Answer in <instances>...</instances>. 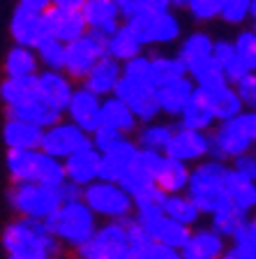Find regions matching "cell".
<instances>
[{"label":"cell","instance_id":"1","mask_svg":"<svg viewBox=\"0 0 256 259\" xmlns=\"http://www.w3.org/2000/svg\"><path fill=\"white\" fill-rule=\"evenodd\" d=\"M3 250L16 259H54L63 252L58 238L46 229L44 222L16 218L3 229Z\"/></svg>","mask_w":256,"mask_h":259},{"label":"cell","instance_id":"2","mask_svg":"<svg viewBox=\"0 0 256 259\" xmlns=\"http://www.w3.org/2000/svg\"><path fill=\"white\" fill-rule=\"evenodd\" d=\"M226 176H229V164L217 160H201V164H196L194 169H189V181H187L185 194L194 201V206L198 208V213L213 215L219 206L226 199Z\"/></svg>","mask_w":256,"mask_h":259},{"label":"cell","instance_id":"3","mask_svg":"<svg viewBox=\"0 0 256 259\" xmlns=\"http://www.w3.org/2000/svg\"><path fill=\"white\" fill-rule=\"evenodd\" d=\"M46 229L58 238V243L63 248H74L79 250L81 245L90 241L97 232V218L83 201L76 204H63L54 215L48 218Z\"/></svg>","mask_w":256,"mask_h":259},{"label":"cell","instance_id":"4","mask_svg":"<svg viewBox=\"0 0 256 259\" xmlns=\"http://www.w3.org/2000/svg\"><path fill=\"white\" fill-rule=\"evenodd\" d=\"M7 201L19 218L46 222L60 208L58 192L39 183H14L7 192Z\"/></svg>","mask_w":256,"mask_h":259},{"label":"cell","instance_id":"5","mask_svg":"<svg viewBox=\"0 0 256 259\" xmlns=\"http://www.w3.org/2000/svg\"><path fill=\"white\" fill-rule=\"evenodd\" d=\"M83 204L95 213V218H107L109 222H123L134 215V201L120 185L116 183H95L83 188Z\"/></svg>","mask_w":256,"mask_h":259},{"label":"cell","instance_id":"6","mask_svg":"<svg viewBox=\"0 0 256 259\" xmlns=\"http://www.w3.org/2000/svg\"><path fill=\"white\" fill-rule=\"evenodd\" d=\"M242 113L233 120L219 123L215 132H208V160L226 162L251 151L254 144L247 135L245 123H242Z\"/></svg>","mask_w":256,"mask_h":259},{"label":"cell","instance_id":"7","mask_svg":"<svg viewBox=\"0 0 256 259\" xmlns=\"http://www.w3.org/2000/svg\"><path fill=\"white\" fill-rule=\"evenodd\" d=\"M107 42L109 39L104 35L95 30H88L81 39L72 44H65V67L63 74H67L70 79H85L88 72L95 67V63L107 56Z\"/></svg>","mask_w":256,"mask_h":259},{"label":"cell","instance_id":"8","mask_svg":"<svg viewBox=\"0 0 256 259\" xmlns=\"http://www.w3.org/2000/svg\"><path fill=\"white\" fill-rule=\"evenodd\" d=\"M141 47L148 44H169L176 42L180 37V21L173 12H164V14H136L129 21H125Z\"/></svg>","mask_w":256,"mask_h":259},{"label":"cell","instance_id":"9","mask_svg":"<svg viewBox=\"0 0 256 259\" xmlns=\"http://www.w3.org/2000/svg\"><path fill=\"white\" fill-rule=\"evenodd\" d=\"M113 97H118L120 102L127 104L132 109L134 118L143 125L155 123V118L162 113L155 88L148 86V83H139V81H129L125 76H120L116 91H113Z\"/></svg>","mask_w":256,"mask_h":259},{"label":"cell","instance_id":"10","mask_svg":"<svg viewBox=\"0 0 256 259\" xmlns=\"http://www.w3.org/2000/svg\"><path fill=\"white\" fill-rule=\"evenodd\" d=\"M88 146H90V137L81 132L76 125H72L70 120H63V123L54 125V127L44 130L39 151L44 155H51L56 160L65 162L70 155L79 153L81 148H88Z\"/></svg>","mask_w":256,"mask_h":259},{"label":"cell","instance_id":"11","mask_svg":"<svg viewBox=\"0 0 256 259\" xmlns=\"http://www.w3.org/2000/svg\"><path fill=\"white\" fill-rule=\"evenodd\" d=\"M118 252H129L125 220L123 222H107V225L97 227L95 236L76 250L79 259H99V257L118 254Z\"/></svg>","mask_w":256,"mask_h":259},{"label":"cell","instance_id":"12","mask_svg":"<svg viewBox=\"0 0 256 259\" xmlns=\"http://www.w3.org/2000/svg\"><path fill=\"white\" fill-rule=\"evenodd\" d=\"M164 155L182 162V164L206 160L208 157V132H196V130H187L178 125V127H173V135L164 148Z\"/></svg>","mask_w":256,"mask_h":259},{"label":"cell","instance_id":"13","mask_svg":"<svg viewBox=\"0 0 256 259\" xmlns=\"http://www.w3.org/2000/svg\"><path fill=\"white\" fill-rule=\"evenodd\" d=\"M44 21V30L46 37H54L63 44H72L76 39H81L88 32L81 12H70V10H58V7H48L42 14Z\"/></svg>","mask_w":256,"mask_h":259},{"label":"cell","instance_id":"14","mask_svg":"<svg viewBox=\"0 0 256 259\" xmlns=\"http://www.w3.org/2000/svg\"><path fill=\"white\" fill-rule=\"evenodd\" d=\"M99 111H101V100L97 95H92V93H88L85 88H74L70 104L65 109V113L70 116V123L76 125L88 137L101 125Z\"/></svg>","mask_w":256,"mask_h":259},{"label":"cell","instance_id":"15","mask_svg":"<svg viewBox=\"0 0 256 259\" xmlns=\"http://www.w3.org/2000/svg\"><path fill=\"white\" fill-rule=\"evenodd\" d=\"M72 93H74V86H72V79L63 72H39L37 74V95L39 102L46 104L48 109H56V111L65 113L67 104L72 100Z\"/></svg>","mask_w":256,"mask_h":259},{"label":"cell","instance_id":"16","mask_svg":"<svg viewBox=\"0 0 256 259\" xmlns=\"http://www.w3.org/2000/svg\"><path fill=\"white\" fill-rule=\"evenodd\" d=\"M136 153H139V148H136V144H134L132 139H127V137L120 139L111 151H107L99 157V181L118 185L120 178H123V174L132 167Z\"/></svg>","mask_w":256,"mask_h":259},{"label":"cell","instance_id":"17","mask_svg":"<svg viewBox=\"0 0 256 259\" xmlns=\"http://www.w3.org/2000/svg\"><path fill=\"white\" fill-rule=\"evenodd\" d=\"M81 16L88 30L99 32L107 39L120 26V12L113 0H85V5L81 7Z\"/></svg>","mask_w":256,"mask_h":259},{"label":"cell","instance_id":"18","mask_svg":"<svg viewBox=\"0 0 256 259\" xmlns=\"http://www.w3.org/2000/svg\"><path fill=\"white\" fill-rule=\"evenodd\" d=\"M10 32H12V37H14L16 47H28V49H35L44 37H46L42 14L23 10V7H19V5H16L14 14H12Z\"/></svg>","mask_w":256,"mask_h":259},{"label":"cell","instance_id":"19","mask_svg":"<svg viewBox=\"0 0 256 259\" xmlns=\"http://www.w3.org/2000/svg\"><path fill=\"white\" fill-rule=\"evenodd\" d=\"M120 76H123L120 63L113 60L111 56H101L95 63V67L88 72V76L83 79V86L81 88H85L88 93L97 95L99 100L101 97H111L118 86V81H120Z\"/></svg>","mask_w":256,"mask_h":259},{"label":"cell","instance_id":"20","mask_svg":"<svg viewBox=\"0 0 256 259\" xmlns=\"http://www.w3.org/2000/svg\"><path fill=\"white\" fill-rule=\"evenodd\" d=\"M247 222H249V215L242 213L240 208H235L231 201H224L210 215V229L215 234L224 238H231V243L245 241L247 238Z\"/></svg>","mask_w":256,"mask_h":259},{"label":"cell","instance_id":"21","mask_svg":"<svg viewBox=\"0 0 256 259\" xmlns=\"http://www.w3.org/2000/svg\"><path fill=\"white\" fill-rule=\"evenodd\" d=\"M99 157L101 155L92 148V146L81 148L79 153L70 155L67 160L63 162L67 181H70V183L81 185V188H85V185L99 181Z\"/></svg>","mask_w":256,"mask_h":259},{"label":"cell","instance_id":"22","mask_svg":"<svg viewBox=\"0 0 256 259\" xmlns=\"http://www.w3.org/2000/svg\"><path fill=\"white\" fill-rule=\"evenodd\" d=\"M226 241L213 229H192L189 241L180 248V259H222Z\"/></svg>","mask_w":256,"mask_h":259},{"label":"cell","instance_id":"23","mask_svg":"<svg viewBox=\"0 0 256 259\" xmlns=\"http://www.w3.org/2000/svg\"><path fill=\"white\" fill-rule=\"evenodd\" d=\"M217 123L213 111V102L203 91L194 88L192 97L187 100L185 109L180 111V125L187 130H196V132H210V127Z\"/></svg>","mask_w":256,"mask_h":259},{"label":"cell","instance_id":"24","mask_svg":"<svg viewBox=\"0 0 256 259\" xmlns=\"http://www.w3.org/2000/svg\"><path fill=\"white\" fill-rule=\"evenodd\" d=\"M5 120H19V123L35 125L39 130H48V127H54V125L63 123V113L56 111V109H48L46 104L35 100V102L21 104V107H7Z\"/></svg>","mask_w":256,"mask_h":259},{"label":"cell","instance_id":"25","mask_svg":"<svg viewBox=\"0 0 256 259\" xmlns=\"http://www.w3.org/2000/svg\"><path fill=\"white\" fill-rule=\"evenodd\" d=\"M99 120H101V125H104V127L116 130V132H120L123 137L136 132V127H139V120L134 118L132 109H129L125 102H120L118 97H113V95L101 100Z\"/></svg>","mask_w":256,"mask_h":259},{"label":"cell","instance_id":"26","mask_svg":"<svg viewBox=\"0 0 256 259\" xmlns=\"http://www.w3.org/2000/svg\"><path fill=\"white\" fill-rule=\"evenodd\" d=\"M44 130L19 120H5L3 125V141L7 151H39Z\"/></svg>","mask_w":256,"mask_h":259},{"label":"cell","instance_id":"27","mask_svg":"<svg viewBox=\"0 0 256 259\" xmlns=\"http://www.w3.org/2000/svg\"><path fill=\"white\" fill-rule=\"evenodd\" d=\"M143 227L148 229L150 238L155 243L166 245V248H173V250H178V252H180V248L189 241V236H192V229H189V227L178 225V222L169 220L166 215H160V218H155V220L145 222Z\"/></svg>","mask_w":256,"mask_h":259},{"label":"cell","instance_id":"28","mask_svg":"<svg viewBox=\"0 0 256 259\" xmlns=\"http://www.w3.org/2000/svg\"><path fill=\"white\" fill-rule=\"evenodd\" d=\"M157 102H160V111L169 113V116H180V111L185 109L187 100L194 93V83L189 76H180V79L171 81L166 86L157 88Z\"/></svg>","mask_w":256,"mask_h":259},{"label":"cell","instance_id":"29","mask_svg":"<svg viewBox=\"0 0 256 259\" xmlns=\"http://www.w3.org/2000/svg\"><path fill=\"white\" fill-rule=\"evenodd\" d=\"M224 190H226V199H229L235 208H240L247 215H249L251 210H256V181L254 178L240 176V174H235L233 169L229 167V176H226Z\"/></svg>","mask_w":256,"mask_h":259},{"label":"cell","instance_id":"30","mask_svg":"<svg viewBox=\"0 0 256 259\" xmlns=\"http://www.w3.org/2000/svg\"><path fill=\"white\" fill-rule=\"evenodd\" d=\"M187 181H189V164H182L164 155V162L155 176L157 188L164 194H182L187 190Z\"/></svg>","mask_w":256,"mask_h":259},{"label":"cell","instance_id":"31","mask_svg":"<svg viewBox=\"0 0 256 259\" xmlns=\"http://www.w3.org/2000/svg\"><path fill=\"white\" fill-rule=\"evenodd\" d=\"M0 100L5 107H21V104L39 100L37 76H21V79H5L0 83Z\"/></svg>","mask_w":256,"mask_h":259},{"label":"cell","instance_id":"32","mask_svg":"<svg viewBox=\"0 0 256 259\" xmlns=\"http://www.w3.org/2000/svg\"><path fill=\"white\" fill-rule=\"evenodd\" d=\"M141 51H143V47H141V42L136 39V35L132 32V28L127 23H120L118 30L113 32L107 42V56H111L120 65L141 56Z\"/></svg>","mask_w":256,"mask_h":259},{"label":"cell","instance_id":"33","mask_svg":"<svg viewBox=\"0 0 256 259\" xmlns=\"http://www.w3.org/2000/svg\"><path fill=\"white\" fill-rule=\"evenodd\" d=\"M180 76H187V65L178 56H150V86L155 91Z\"/></svg>","mask_w":256,"mask_h":259},{"label":"cell","instance_id":"34","mask_svg":"<svg viewBox=\"0 0 256 259\" xmlns=\"http://www.w3.org/2000/svg\"><path fill=\"white\" fill-rule=\"evenodd\" d=\"M39 151H7V171L14 183H35Z\"/></svg>","mask_w":256,"mask_h":259},{"label":"cell","instance_id":"35","mask_svg":"<svg viewBox=\"0 0 256 259\" xmlns=\"http://www.w3.org/2000/svg\"><path fill=\"white\" fill-rule=\"evenodd\" d=\"M162 213H164L169 220L178 222V225H182V227H189V229L201 220L198 208L194 206V201L189 199L185 192L182 194H166L164 206H162Z\"/></svg>","mask_w":256,"mask_h":259},{"label":"cell","instance_id":"36","mask_svg":"<svg viewBox=\"0 0 256 259\" xmlns=\"http://www.w3.org/2000/svg\"><path fill=\"white\" fill-rule=\"evenodd\" d=\"M39 60L35 56V49L28 47H12L5 58V74L7 79H21V76H37Z\"/></svg>","mask_w":256,"mask_h":259},{"label":"cell","instance_id":"37","mask_svg":"<svg viewBox=\"0 0 256 259\" xmlns=\"http://www.w3.org/2000/svg\"><path fill=\"white\" fill-rule=\"evenodd\" d=\"M164 199H166V194L162 192L157 185L143 190V192L136 194V197L132 199L134 201V218H136L141 225H145V222H150V220H155V218L164 215V213H162Z\"/></svg>","mask_w":256,"mask_h":259},{"label":"cell","instance_id":"38","mask_svg":"<svg viewBox=\"0 0 256 259\" xmlns=\"http://www.w3.org/2000/svg\"><path fill=\"white\" fill-rule=\"evenodd\" d=\"M171 135H173V125L166 123H148L136 132V148L139 151H152V153H164L166 144H169Z\"/></svg>","mask_w":256,"mask_h":259},{"label":"cell","instance_id":"39","mask_svg":"<svg viewBox=\"0 0 256 259\" xmlns=\"http://www.w3.org/2000/svg\"><path fill=\"white\" fill-rule=\"evenodd\" d=\"M210 102H213V111H215V120H217V123L233 120V118H238V116L245 111V107H242L238 93H235L231 86L224 88V91H219L217 95H213L210 97Z\"/></svg>","mask_w":256,"mask_h":259},{"label":"cell","instance_id":"40","mask_svg":"<svg viewBox=\"0 0 256 259\" xmlns=\"http://www.w3.org/2000/svg\"><path fill=\"white\" fill-rule=\"evenodd\" d=\"M65 181H67V176H65V164L63 162L56 160V157H51V155H44V153L39 151L35 183L44 185V188H51V190H58Z\"/></svg>","mask_w":256,"mask_h":259},{"label":"cell","instance_id":"41","mask_svg":"<svg viewBox=\"0 0 256 259\" xmlns=\"http://www.w3.org/2000/svg\"><path fill=\"white\" fill-rule=\"evenodd\" d=\"M213 44H215V39L210 37L208 32H192V35L182 42L178 58L185 65L194 63V60L210 58V56H213Z\"/></svg>","mask_w":256,"mask_h":259},{"label":"cell","instance_id":"42","mask_svg":"<svg viewBox=\"0 0 256 259\" xmlns=\"http://www.w3.org/2000/svg\"><path fill=\"white\" fill-rule=\"evenodd\" d=\"M35 56L48 72H63L65 67V44L54 37H44L35 47Z\"/></svg>","mask_w":256,"mask_h":259},{"label":"cell","instance_id":"43","mask_svg":"<svg viewBox=\"0 0 256 259\" xmlns=\"http://www.w3.org/2000/svg\"><path fill=\"white\" fill-rule=\"evenodd\" d=\"M120 188L125 190V192L129 194V197H136V194H141L143 190H148V188H152L155 185V181H152V176H150L148 171H145L141 164H136V157H134V162H132V167L127 169V171L123 174V178H120Z\"/></svg>","mask_w":256,"mask_h":259},{"label":"cell","instance_id":"44","mask_svg":"<svg viewBox=\"0 0 256 259\" xmlns=\"http://www.w3.org/2000/svg\"><path fill=\"white\" fill-rule=\"evenodd\" d=\"M235 54L245 60V65L256 74V32L254 30H242L238 37L233 39Z\"/></svg>","mask_w":256,"mask_h":259},{"label":"cell","instance_id":"45","mask_svg":"<svg viewBox=\"0 0 256 259\" xmlns=\"http://www.w3.org/2000/svg\"><path fill=\"white\" fill-rule=\"evenodd\" d=\"M123 76L129 81H139V83H148L150 86V56H136V58L127 60L120 65Z\"/></svg>","mask_w":256,"mask_h":259},{"label":"cell","instance_id":"46","mask_svg":"<svg viewBox=\"0 0 256 259\" xmlns=\"http://www.w3.org/2000/svg\"><path fill=\"white\" fill-rule=\"evenodd\" d=\"M222 3L224 0H189L187 10L196 21H213L222 14Z\"/></svg>","mask_w":256,"mask_h":259},{"label":"cell","instance_id":"47","mask_svg":"<svg viewBox=\"0 0 256 259\" xmlns=\"http://www.w3.org/2000/svg\"><path fill=\"white\" fill-rule=\"evenodd\" d=\"M251 0H224L222 3V14L219 19H224L226 23H242L245 19H249Z\"/></svg>","mask_w":256,"mask_h":259},{"label":"cell","instance_id":"48","mask_svg":"<svg viewBox=\"0 0 256 259\" xmlns=\"http://www.w3.org/2000/svg\"><path fill=\"white\" fill-rule=\"evenodd\" d=\"M120 139H125L120 132H116V130H111V127H104V125H99V127H97L95 132L90 135V146L95 148L97 153H99V155H104V153L111 151V148Z\"/></svg>","mask_w":256,"mask_h":259},{"label":"cell","instance_id":"49","mask_svg":"<svg viewBox=\"0 0 256 259\" xmlns=\"http://www.w3.org/2000/svg\"><path fill=\"white\" fill-rule=\"evenodd\" d=\"M222 72H224V79H226V83H229L231 88H235L242 79H247L249 74H254V72L247 67L245 60H242L238 54H235L233 58H229L224 65H222Z\"/></svg>","mask_w":256,"mask_h":259},{"label":"cell","instance_id":"50","mask_svg":"<svg viewBox=\"0 0 256 259\" xmlns=\"http://www.w3.org/2000/svg\"><path fill=\"white\" fill-rule=\"evenodd\" d=\"M233 91L238 93L242 107H247L249 111H256V74H249L247 79H242Z\"/></svg>","mask_w":256,"mask_h":259},{"label":"cell","instance_id":"51","mask_svg":"<svg viewBox=\"0 0 256 259\" xmlns=\"http://www.w3.org/2000/svg\"><path fill=\"white\" fill-rule=\"evenodd\" d=\"M222 259H256V243L249 238L231 243V245H226Z\"/></svg>","mask_w":256,"mask_h":259},{"label":"cell","instance_id":"52","mask_svg":"<svg viewBox=\"0 0 256 259\" xmlns=\"http://www.w3.org/2000/svg\"><path fill=\"white\" fill-rule=\"evenodd\" d=\"M134 259H180V252L173 248H166V245H160V243H150L143 252H139Z\"/></svg>","mask_w":256,"mask_h":259},{"label":"cell","instance_id":"53","mask_svg":"<svg viewBox=\"0 0 256 259\" xmlns=\"http://www.w3.org/2000/svg\"><path fill=\"white\" fill-rule=\"evenodd\" d=\"M231 169H233L235 174H240V176L254 178L256 181V155L249 151V153H245V155L235 157V160H231Z\"/></svg>","mask_w":256,"mask_h":259},{"label":"cell","instance_id":"54","mask_svg":"<svg viewBox=\"0 0 256 259\" xmlns=\"http://www.w3.org/2000/svg\"><path fill=\"white\" fill-rule=\"evenodd\" d=\"M171 12L169 0H134V16L136 14H164Z\"/></svg>","mask_w":256,"mask_h":259},{"label":"cell","instance_id":"55","mask_svg":"<svg viewBox=\"0 0 256 259\" xmlns=\"http://www.w3.org/2000/svg\"><path fill=\"white\" fill-rule=\"evenodd\" d=\"M58 199H60V206L63 204H76V201H83V188L76 183H70V181H65L58 190Z\"/></svg>","mask_w":256,"mask_h":259},{"label":"cell","instance_id":"56","mask_svg":"<svg viewBox=\"0 0 256 259\" xmlns=\"http://www.w3.org/2000/svg\"><path fill=\"white\" fill-rule=\"evenodd\" d=\"M235 56V49H233V42H226V39H217V42L213 44V60L222 67V65L226 63L229 58H233Z\"/></svg>","mask_w":256,"mask_h":259},{"label":"cell","instance_id":"57","mask_svg":"<svg viewBox=\"0 0 256 259\" xmlns=\"http://www.w3.org/2000/svg\"><path fill=\"white\" fill-rule=\"evenodd\" d=\"M19 7L37 12V14H44V12L51 7V0H19Z\"/></svg>","mask_w":256,"mask_h":259},{"label":"cell","instance_id":"58","mask_svg":"<svg viewBox=\"0 0 256 259\" xmlns=\"http://www.w3.org/2000/svg\"><path fill=\"white\" fill-rule=\"evenodd\" d=\"M242 123H245V130H247V135H249L251 144H256V111L242 113Z\"/></svg>","mask_w":256,"mask_h":259},{"label":"cell","instance_id":"59","mask_svg":"<svg viewBox=\"0 0 256 259\" xmlns=\"http://www.w3.org/2000/svg\"><path fill=\"white\" fill-rule=\"evenodd\" d=\"M51 5L58 10H70V12H81V7L85 5V0H51Z\"/></svg>","mask_w":256,"mask_h":259},{"label":"cell","instance_id":"60","mask_svg":"<svg viewBox=\"0 0 256 259\" xmlns=\"http://www.w3.org/2000/svg\"><path fill=\"white\" fill-rule=\"evenodd\" d=\"M247 238L256 243V213L249 218V222H247Z\"/></svg>","mask_w":256,"mask_h":259},{"label":"cell","instance_id":"61","mask_svg":"<svg viewBox=\"0 0 256 259\" xmlns=\"http://www.w3.org/2000/svg\"><path fill=\"white\" fill-rule=\"evenodd\" d=\"M99 259H134L132 252H118V254H107V257H99Z\"/></svg>","mask_w":256,"mask_h":259},{"label":"cell","instance_id":"62","mask_svg":"<svg viewBox=\"0 0 256 259\" xmlns=\"http://www.w3.org/2000/svg\"><path fill=\"white\" fill-rule=\"evenodd\" d=\"M187 3H189V0H169V5H171V7H178V10L187 7Z\"/></svg>","mask_w":256,"mask_h":259},{"label":"cell","instance_id":"63","mask_svg":"<svg viewBox=\"0 0 256 259\" xmlns=\"http://www.w3.org/2000/svg\"><path fill=\"white\" fill-rule=\"evenodd\" d=\"M249 19L254 21V32H256V0H251V10H249Z\"/></svg>","mask_w":256,"mask_h":259},{"label":"cell","instance_id":"64","mask_svg":"<svg viewBox=\"0 0 256 259\" xmlns=\"http://www.w3.org/2000/svg\"><path fill=\"white\" fill-rule=\"evenodd\" d=\"M7 259H16V257H7Z\"/></svg>","mask_w":256,"mask_h":259}]
</instances>
